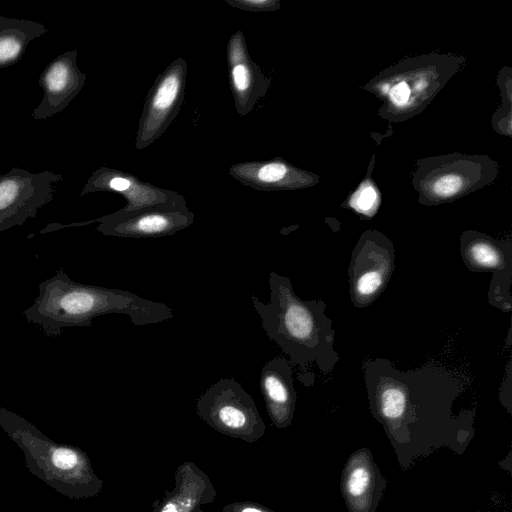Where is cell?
Here are the masks:
<instances>
[{
  "label": "cell",
  "mask_w": 512,
  "mask_h": 512,
  "mask_svg": "<svg viewBox=\"0 0 512 512\" xmlns=\"http://www.w3.org/2000/svg\"><path fill=\"white\" fill-rule=\"evenodd\" d=\"M187 63L177 58L159 74L147 94L136 134L135 146L144 149L167 130L184 100Z\"/></svg>",
  "instance_id": "cell-9"
},
{
  "label": "cell",
  "mask_w": 512,
  "mask_h": 512,
  "mask_svg": "<svg viewBox=\"0 0 512 512\" xmlns=\"http://www.w3.org/2000/svg\"><path fill=\"white\" fill-rule=\"evenodd\" d=\"M495 177L489 158L453 155L426 159L414 175L420 202L428 205L457 199Z\"/></svg>",
  "instance_id": "cell-5"
},
{
  "label": "cell",
  "mask_w": 512,
  "mask_h": 512,
  "mask_svg": "<svg viewBox=\"0 0 512 512\" xmlns=\"http://www.w3.org/2000/svg\"><path fill=\"white\" fill-rule=\"evenodd\" d=\"M76 59L77 51L69 50L44 68L39 78L43 98L32 112L33 119L44 120L63 111L80 93L87 76L78 68Z\"/></svg>",
  "instance_id": "cell-13"
},
{
  "label": "cell",
  "mask_w": 512,
  "mask_h": 512,
  "mask_svg": "<svg viewBox=\"0 0 512 512\" xmlns=\"http://www.w3.org/2000/svg\"><path fill=\"white\" fill-rule=\"evenodd\" d=\"M162 512H177L173 505H167Z\"/></svg>",
  "instance_id": "cell-23"
},
{
  "label": "cell",
  "mask_w": 512,
  "mask_h": 512,
  "mask_svg": "<svg viewBox=\"0 0 512 512\" xmlns=\"http://www.w3.org/2000/svg\"><path fill=\"white\" fill-rule=\"evenodd\" d=\"M94 192L122 195L127 200V204L120 209L124 212L165 203L178 195L175 191L161 189L142 182L134 175L108 167H101L91 174L80 196Z\"/></svg>",
  "instance_id": "cell-15"
},
{
  "label": "cell",
  "mask_w": 512,
  "mask_h": 512,
  "mask_svg": "<svg viewBox=\"0 0 512 512\" xmlns=\"http://www.w3.org/2000/svg\"><path fill=\"white\" fill-rule=\"evenodd\" d=\"M512 272L506 273H493V278L489 290L490 302L500 307L504 311H510V309L504 303L505 294H510L509 287L511 283Z\"/></svg>",
  "instance_id": "cell-21"
},
{
  "label": "cell",
  "mask_w": 512,
  "mask_h": 512,
  "mask_svg": "<svg viewBox=\"0 0 512 512\" xmlns=\"http://www.w3.org/2000/svg\"><path fill=\"white\" fill-rule=\"evenodd\" d=\"M386 480L368 448H360L347 459L340 490L348 512H376Z\"/></svg>",
  "instance_id": "cell-12"
},
{
  "label": "cell",
  "mask_w": 512,
  "mask_h": 512,
  "mask_svg": "<svg viewBox=\"0 0 512 512\" xmlns=\"http://www.w3.org/2000/svg\"><path fill=\"white\" fill-rule=\"evenodd\" d=\"M194 219L195 215L188 209L185 198L178 194L165 203L130 212L119 209L79 225L98 222L97 231L106 236L150 238L175 234L191 226Z\"/></svg>",
  "instance_id": "cell-7"
},
{
  "label": "cell",
  "mask_w": 512,
  "mask_h": 512,
  "mask_svg": "<svg viewBox=\"0 0 512 512\" xmlns=\"http://www.w3.org/2000/svg\"><path fill=\"white\" fill-rule=\"evenodd\" d=\"M270 301L263 303L252 294L254 309L266 335L289 356L292 364L304 367L315 363L321 372H331L339 361L334 349L335 331L325 314L322 300L298 297L287 276L271 272L268 278Z\"/></svg>",
  "instance_id": "cell-3"
},
{
  "label": "cell",
  "mask_w": 512,
  "mask_h": 512,
  "mask_svg": "<svg viewBox=\"0 0 512 512\" xmlns=\"http://www.w3.org/2000/svg\"><path fill=\"white\" fill-rule=\"evenodd\" d=\"M260 386L274 422L278 426L288 425L296 402L290 362L284 357H275L268 361L261 370Z\"/></svg>",
  "instance_id": "cell-17"
},
{
  "label": "cell",
  "mask_w": 512,
  "mask_h": 512,
  "mask_svg": "<svg viewBox=\"0 0 512 512\" xmlns=\"http://www.w3.org/2000/svg\"><path fill=\"white\" fill-rule=\"evenodd\" d=\"M395 268L392 241L376 230L362 233L352 250L348 267L349 292L353 305L364 308L386 289Z\"/></svg>",
  "instance_id": "cell-6"
},
{
  "label": "cell",
  "mask_w": 512,
  "mask_h": 512,
  "mask_svg": "<svg viewBox=\"0 0 512 512\" xmlns=\"http://www.w3.org/2000/svg\"><path fill=\"white\" fill-rule=\"evenodd\" d=\"M379 205L377 190L370 183H364L354 193L350 206L358 213L370 217L375 214Z\"/></svg>",
  "instance_id": "cell-20"
},
{
  "label": "cell",
  "mask_w": 512,
  "mask_h": 512,
  "mask_svg": "<svg viewBox=\"0 0 512 512\" xmlns=\"http://www.w3.org/2000/svg\"><path fill=\"white\" fill-rule=\"evenodd\" d=\"M227 62L235 107L239 115H247L258 99L265 96L270 80L249 57L241 31L234 33L227 45Z\"/></svg>",
  "instance_id": "cell-14"
},
{
  "label": "cell",
  "mask_w": 512,
  "mask_h": 512,
  "mask_svg": "<svg viewBox=\"0 0 512 512\" xmlns=\"http://www.w3.org/2000/svg\"><path fill=\"white\" fill-rule=\"evenodd\" d=\"M63 175L51 171L32 173L14 167L0 174V232L23 225L52 201Z\"/></svg>",
  "instance_id": "cell-8"
},
{
  "label": "cell",
  "mask_w": 512,
  "mask_h": 512,
  "mask_svg": "<svg viewBox=\"0 0 512 512\" xmlns=\"http://www.w3.org/2000/svg\"><path fill=\"white\" fill-rule=\"evenodd\" d=\"M229 174L243 185L261 191L293 190L314 185L315 175L294 167L281 158L234 164Z\"/></svg>",
  "instance_id": "cell-16"
},
{
  "label": "cell",
  "mask_w": 512,
  "mask_h": 512,
  "mask_svg": "<svg viewBox=\"0 0 512 512\" xmlns=\"http://www.w3.org/2000/svg\"><path fill=\"white\" fill-rule=\"evenodd\" d=\"M46 32L39 22L0 15V69L18 63L28 44Z\"/></svg>",
  "instance_id": "cell-19"
},
{
  "label": "cell",
  "mask_w": 512,
  "mask_h": 512,
  "mask_svg": "<svg viewBox=\"0 0 512 512\" xmlns=\"http://www.w3.org/2000/svg\"><path fill=\"white\" fill-rule=\"evenodd\" d=\"M426 65L409 63L410 72L391 69L386 72L373 86L389 109L387 113L407 114L416 112L417 106L423 105L426 99L441 89L442 80L438 70L432 71V64L419 77Z\"/></svg>",
  "instance_id": "cell-10"
},
{
  "label": "cell",
  "mask_w": 512,
  "mask_h": 512,
  "mask_svg": "<svg viewBox=\"0 0 512 512\" xmlns=\"http://www.w3.org/2000/svg\"><path fill=\"white\" fill-rule=\"evenodd\" d=\"M0 427L23 452L29 472L49 487L70 499L95 492L97 480L79 448L53 441L25 418L3 407Z\"/></svg>",
  "instance_id": "cell-4"
},
{
  "label": "cell",
  "mask_w": 512,
  "mask_h": 512,
  "mask_svg": "<svg viewBox=\"0 0 512 512\" xmlns=\"http://www.w3.org/2000/svg\"><path fill=\"white\" fill-rule=\"evenodd\" d=\"M371 413L384 427L403 469L413 459L448 446L465 449L473 436L474 413L456 416L459 381L447 371L397 370L384 359L363 365Z\"/></svg>",
  "instance_id": "cell-1"
},
{
  "label": "cell",
  "mask_w": 512,
  "mask_h": 512,
  "mask_svg": "<svg viewBox=\"0 0 512 512\" xmlns=\"http://www.w3.org/2000/svg\"><path fill=\"white\" fill-rule=\"evenodd\" d=\"M460 253L470 271L512 272V246L476 231H466L460 239Z\"/></svg>",
  "instance_id": "cell-18"
},
{
  "label": "cell",
  "mask_w": 512,
  "mask_h": 512,
  "mask_svg": "<svg viewBox=\"0 0 512 512\" xmlns=\"http://www.w3.org/2000/svg\"><path fill=\"white\" fill-rule=\"evenodd\" d=\"M242 512H262V511L255 509V508H246Z\"/></svg>",
  "instance_id": "cell-24"
},
{
  "label": "cell",
  "mask_w": 512,
  "mask_h": 512,
  "mask_svg": "<svg viewBox=\"0 0 512 512\" xmlns=\"http://www.w3.org/2000/svg\"><path fill=\"white\" fill-rule=\"evenodd\" d=\"M234 8L250 12L275 11L280 8L279 0H225Z\"/></svg>",
  "instance_id": "cell-22"
},
{
  "label": "cell",
  "mask_w": 512,
  "mask_h": 512,
  "mask_svg": "<svg viewBox=\"0 0 512 512\" xmlns=\"http://www.w3.org/2000/svg\"><path fill=\"white\" fill-rule=\"evenodd\" d=\"M124 314L132 324H157L173 317L168 305L120 289L78 283L62 270L39 284L38 296L23 316L47 336H60L68 327L90 326L107 314Z\"/></svg>",
  "instance_id": "cell-2"
},
{
  "label": "cell",
  "mask_w": 512,
  "mask_h": 512,
  "mask_svg": "<svg viewBox=\"0 0 512 512\" xmlns=\"http://www.w3.org/2000/svg\"><path fill=\"white\" fill-rule=\"evenodd\" d=\"M473 512H482V511H473Z\"/></svg>",
  "instance_id": "cell-25"
},
{
  "label": "cell",
  "mask_w": 512,
  "mask_h": 512,
  "mask_svg": "<svg viewBox=\"0 0 512 512\" xmlns=\"http://www.w3.org/2000/svg\"><path fill=\"white\" fill-rule=\"evenodd\" d=\"M198 409L218 426L240 431L258 420L252 397L234 378H220L198 400Z\"/></svg>",
  "instance_id": "cell-11"
}]
</instances>
